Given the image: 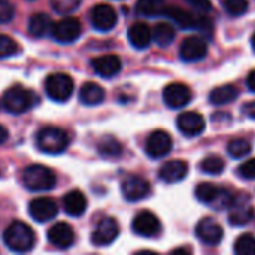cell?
<instances>
[{
    "instance_id": "cell-1",
    "label": "cell",
    "mask_w": 255,
    "mask_h": 255,
    "mask_svg": "<svg viewBox=\"0 0 255 255\" xmlns=\"http://www.w3.org/2000/svg\"><path fill=\"white\" fill-rule=\"evenodd\" d=\"M3 242L13 253H27L34 247L36 238L30 226L22 221H13L4 230Z\"/></svg>"
},
{
    "instance_id": "cell-2",
    "label": "cell",
    "mask_w": 255,
    "mask_h": 255,
    "mask_svg": "<svg viewBox=\"0 0 255 255\" xmlns=\"http://www.w3.org/2000/svg\"><path fill=\"white\" fill-rule=\"evenodd\" d=\"M37 103V96L27 88H22L19 85L10 87L6 90L3 96V106L7 112L19 115L27 111H30Z\"/></svg>"
},
{
    "instance_id": "cell-3",
    "label": "cell",
    "mask_w": 255,
    "mask_h": 255,
    "mask_svg": "<svg viewBox=\"0 0 255 255\" xmlns=\"http://www.w3.org/2000/svg\"><path fill=\"white\" fill-rule=\"evenodd\" d=\"M37 148L45 154H61L69 145V136L58 127H43L36 136Z\"/></svg>"
},
{
    "instance_id": "cell-4",
    "label": "cell",
    "mask_w": 255,
    "mask_h": 255,
    "mask_svg": "<svg viewBox=\"0 0 255 255\" xmlns=\"http://www.w3.org/2000/svg\"><path fill=\"white\" fill-rule=\"evenodd\" d=\"M22 182L30 191H49L55 187L54 172L40 164H31L22 172Z\"/></svg>"
},
{
    "instance_id": "cell-5",
    "label": "cell",
    "mask_w": 255,
    "mask_h": 255,
    "mask_svg": "<svg viewBox=\"0 0 255 255\" xmlns=\"http://www.w3.org/2000/svg\"><path fill=\"white\" fill-rule=\"evenodd\" d=\"M163 15L170 18L178 27L184 30H200L206 34L212 33V24L208 18L205 16H196L181 7L175 6H167L163 10Z\"/></svg>"
},
{
    "instance_id": "cell-6",
    "label": "cell",
    "mask_w": 255,
    "mask_h": 255,
    "mask_svg": "<svg viewBox=\"0 0 255 255\" xmlns=\"http://www.w3.org/2000/svg\"><path fill=\"white\" fill-rule=\"evenodd\" d=\"M196 197L199 202L212 206L214 209H226L230 208V205L233 203V194L226 190V188H220L214 184L209 182H202L197 185L196 188Z\"/></svg>"
},
{
    "instance_id": "cell-7",
    "label": "cell",
    "mask_w": 255,
    "mask_h": 255,
    "mask_svg": "<svg viewBox=\"0 0 255 255\" xmlns=\"http://www.w3.org/2000/svg\"><path fill=\"white\" fill-rule=\"evenodd\" d=\"M45 91L54 102H67L73 94V79L67 73H52L45 81Z\"/></svg>"
},
{
    "instance_id": "cell-8",
    "label": "cell",
    "mask_w": 255,
    "mask_h": 255,
    "mask_svg": "<svg viewBox=\"0 0 255 255\" xmlns=\"http://www.w3.org/2000/svg\"><path fill=\"white\" fill-rule=\"evenodd\" d=\"M49 34L60 43H72L82 34V27L76 18L67 16L52 24Z\"/></svg>"
},
{
    "instance_id": "cell-9",
    "label": "cell",
    "mask_w": 255,
    "mask_h": 255,
    "mask_svg": "<svg viewBox=\"0 0 255 255\" xmlns=\"http://www.w3.org/2000/svg\"><path fill=\"white\" fill-rule=\"evenodd\" d=\"M121 193L128 202H139L149 196L151 185L146 179L137 175H128L121 182Z\"/></svg>"
},
{
    "instance_id": "cell-10",
    "label": "cell",
    "mask_w": 255,
    "mask_h": 255,
    "mask_svg": "<svg viewBox=\"0 0 255 255\" xmlns=\"http://www.w3.org/2000/svg\"><path fill=\"white\" fill-rule=\"evenodd\" d=\"M172 146H173V142H172L170 134L164 130H155L148 136L145 151L151 158L158 160V158L166 157L172 151Z\"/></svg>"
},
{
    "instance_id": "cell-11",
    "label": "cell",
    "mask_w": 255,
    "mask_h": 255,
    "mask_svg": "<svg viewBox=\"0 0 255 255\" xmlns=\"http://www.w3.org/2000/svg\"><path fill=\"white\" fill-rule=\"evenodd\" d=\"M163 99L169 108L181 109L191 102L193 93L188 85H185L182 82H172V84L166 85V88L163 91Z\"/></svg>"
},
{
    "instance_id": "cell-12",
    "label": "cell",
    "mask_w": 255,
    "mask_h": 255,
    "mask_svg": "<svg viewBox=\"0 0 255 255\" xmlns=\"http://www.w3.org/2000/svg\"><path fill=\"white\" fill-rule=\"evenodd\" d=\"M176 126H178V130L184 136H187V137H197V136H200L205 131L206 121H205L203 115H200L199 112L188 111V112L179 114V117L176 120Z\"/></svg>"
},
{
    "instance_id": "cell-13",
    "label": "cell",
    "mask_w": 255,
    "mask_h": 255,
    "mask_svg": "<svg viewBox=\"0 0 255 255\" xmlns=\"http://www.w3.org/2000/svg\"><path fill=\"white\" fill-rule=\"evenodd\" d=\"M118 235H120L118 223L114 218L108 217V218H103L93 230L91 244L96 247H108L118 238Z\"/></svg>"
},
{
    "instance_id": "cell-14",
    "label": "cell",
    "mask_w": 255,
    "mask_h": 255,
    "mask_svg": "<svg viewBox=\"0 0 255 255\" xmlns=\"http://www.w3.org/2000/svg\"><path fill=\"white\" fill-rule=\"evenodd\" d=\"M91 24L99 31H109L118 22V15L111 4L100 3L91 9Z\"/></svg>"
},
{
    "instance_id": "cell-15",
    "label": "cell",
    "mask_w": 255,
    "mask_h": 255,
    "mask_svg": "<svg viewBox=\"0 0 255 255\" xmlns=\"http://www.w3.org/2000/svg\"><path fill=\"white\" fill-rule=\"evenodd\" d=\"M206 54H208V45L199 36L185 37L179 48V57L182 61H187V63L200 61L206 57Z\"/></svg>"
},
{
    "instance_id": "cell-16",
    "label": "cell",
    "mask_w": 255,
    "mask_h": 255,
    "mask_svg": "<svg viewBox=\"0 0 255 255\" xmlns=\"http://www.w3.org/2000/svg\"><path fill=\"white\" fill-rule=\"evenodd\" d=\"M131 229L136 235H139L142 238H154L160 233L161 223L157 218V215H154L152 212L142 211L134 217Z\"/></svg>"
},
{
    "instance_id": "cell-17",
    "label": "cell",
    "mask_w": 255,
    "mask_h": 255,
    "mask_svg": "<svg viewBox=\"0 0 255 255\" xmlns=\"http://www.w3.org/2000/svg\"><path fill=\"white\" fill-rule=\"evenodd\" d=\"M196 236L205 245H218L224 238V230L214 218H203L196 226Z\"/></svg>"
},
{
    "instance_id": "cell-18",
    "label": "cell",
    "mask_w": 255,
    "mask_h": 255,
    "mask_svg": "<svg viewBox=\"0 0 255 255\" xmlns=\"http://www.w3.org/2000/svg\"><path fill=\"white\" fill-rule=\"evenodd\" d=\"M28 214L30 217L37 223H46L57 217L58 206L57 203L49 197H39L30 202L28 205Z\"/></svg>"
},
{
    "instance_id": "cell-19",
    "label": "cell",
    "mask_w": 255,
    "mask_h": 255,
    "mask_svg": "<svg viewBox=\"0 0 255 255\" xmlns=\"http://www.w3.org/2000/svg\"><path fill=\"white\" fill-rule=\"evenodd\" d=\"M48 241L60 250H67L75 242V232L69 224L57 223L48 230Z\"/></svg>"
},
{
    "instance_id": "cell-20",
    "label": "cell",
    "mask_w": 255,
    "mask_h": 255,
    "mask_svg": "<svg viewBox=\"0 0 255 255\" xmlns=\"http://www.w3.org/2000/svg\"><path fill=\"white\" fill-rule=\"evenodd\" d=\"M188 173V164L184 160H170L166 161L158 172V176L166 184L181 182Z\"/></svg>"
},
{
    "instance_id": "cell-21",
    "label": "cell",
    "mask_w": 255,
    "mask_h": 255,
    "mask_svg": "<svg viewBox=\"0 0 255 255\" xmlns=\"http://www.w3.org/2000/svg\"><path fill=\"white\" fill-rule=\"evenodd\" d=\"M245 199H241V200H235L233 199V203L230 205V212H229V223L235 227H242L245 224H248L253 217H254V209L250 203L245 205Z\"/></svg>"
},
{
    "instance_id": "cell-22",
    "label": "cell",
    "mask_w": 255,
    "mask_h": 255,
    "mask_svg": "<svg viewBox=\"0 0 255 255\" xmlns=\"http://www.w3.org/2000/svg\"><path fill=\"white\" fill-rule=\"evenodd\" d=\"M94 72L102 78H112L121 70V60L114 54L97 57L91 61Z\"/></svg>"
},
{
    "instance_id": "cell-23",
    "label": "cell",
    "mask_w": 255,
    "mask_h": 255,
    "mask_svg": "<svg viewBox=\"0 0 255 255\" xmlns=\"http://www.w3.org/2000/svg\"><path fill=\"white\" fill-rule=\"evenodd\" d=\"M128 40L136 49H146L152 42V30L145 22H134L128 28Z\"/></svg>"
},
{
    "instance_id": "cell-24",
    "label": "cell",
    "mask_w": 255,
    "mask_h": 255,
    "mask_svg": "<svg viewBox=\"0 0 255 255\" xmlns=\"http://www.w3.org/2000/svg\"><path fill=\"white\" fill-rule=\"evenodd\" d=\"M64 212L70 217H81L87 211V197L79 190L69 191L63 199Z\"/></svg>"
},
{
    "instance_id": "cell-25",
    "label": "cell",
    "mask_w": 255,
    "mask_h": 255,
    "mask_svg": "<svg viewBox=\"0 0 255 255\" xmlns=\"http://www.w3.org/2000/svg\"><path fill=\"white\" fill-rule=\"evenodd\" d=\"M239 96V88L233 84H224L221 87L214 88L209 93V102L215 106H221V105H227L232 103L233 100H236Z\"/></svg>"
},
{
    "instance_id": "cell-26",
    "label": "cell",
    "mask_w": 255,
    "mask_h": 255,
    "mask_svg": "<svg viewBox=\"0 0 255 255\" xmlns=\"http://www.w3.org/2000/svg\"><path fill=\"white\" fill-rule=\"evenodd\" d=\"M79 100L87 106L100 105L105 100V90L96 82H85L79 91Z\"/></svg>"
},
{
    "instance_id": "cell-27",
    "label": "cell",
    "mask_w": 255,
    "mask_h": 255,
    "mask_svg": "<svg viewBox=\"0 0 255 255\" xmlns=\"http://www.w3.org/2000/svg\"><path fill=\"white\" fill-rule=\"evenodd\" d=\"M52 27V21L46 13H34L31 15L30 21H28V31L31 36L36 37H43L51 31Z\"/></svg>"
},
{
    "instance_id": "cell-28",
    "label": "cell",
    "mask_w": 255,
    "mask_h": 255,
    "mask_svg": "<svg viewBox=\"0 0 255 255\" xmlns=\"http://www.w3.org/2000/svg\"><path fill=\"white\" fill-rule=\"evenodd\" d=\"M176 37V31L175 27L169 22H158L154 30H152V40H155V43L158 46H169Z\"/></svg>"
},
{
    "instance_id": "cell-29",
    "label": "cell",
    "mask_w": 255,
    "mask_h": 255,
    "mask_svg": "<svg viewBox=\"0 0 255 255\" xmlns=\"http://www.w3.org/2000/svg\"><path fill=\"white\" fill-rule=\"evenodd\" d=\"M97 151L103 158H118L123 154V146L115 137L105 136L99 140Z\"/></svg>"
},
{
    "instance_id": "cell-30",
    "label": "cell",
    "mask_w": 255,
    "mask_h": 255,
    "mask_svg": "<svg viewBox=\"0 0 255 255\" xmlns=\"http://www.w3.org/2000/svg\"><path fill=\"white\" fill-rule=\"evenodd\" d=\"M227 152L232 158H244L245 155H248L251 152V143L250 140L244 139V137H238V139H232L227 143Z\"/></svg>"
},
{
    "instance_id": "cell-31",
    "label": "cell",
    "mask_w": 255,
    "mask_h": 255,
    "mask_svg": "<svg viewBox=\"0 0 255 255\" xmlns=\"http://www.w3.org/2000/svg\"><path fill=\"white\" fill-rule=\"evenodd\" d=\"M224 167H226V163L220 155L205 157L199 164V169L206 175H220V173H223Z\"/></svg>"
},
{
    "instance_id": "cell-32",
    "label": "cell",
    "mask_w": 255,
    "mask_h": 255,
    "mask_svg": "<svg viewBox=\"0 0 255 255\" xmlns=\"http://www.w3.org/2000/svg\"><path fill=\"white\" fill-rule=\"evenodd\" d=\"M164 0H139L137 10L146 16H158L163 15L164 10Z\"/></svg>"
},
{
    "instance_id": "cell-33",
    "label": "cell",
    "mask_w": 255,
    "mask_h": 255,
    "mask_svg": "<svg viewBox=\"0 0 255 255\" xmlns=\"http://www.w3.org/2000/svg\"><path fill=\"white\" fill-rule=\"evenodd\" d=\"M235 253L238 255H255V236L245 233L235 242Z\"/></svg>"
},
{
    "instance_id": "cell-34",
    "label": "cell",
    "mask_w": 255,
    "mask_h": 255,
    "mask_svg": "<svg viewBox=\"0 0 255 255\" xmlns=\"http://www.w3.org/2000/svg\"><path fill=\"white\" fill-rule=\"evenodd\" d=\"M18 51H19V46L12 37H9L6 34H0V58L12 57V55L18 54Z\"/></svg>"
},
{
    "instance_id": "cell-35",
    "label": "cell",
    "mask_w": 255,
    "mask_h": 255,
    "mask_svg": "<svg viewBox=\"0 0 255 255\" xmlns=\"http://www.w3.org/2000/svg\"><path fill=\"white\" fill-rule=\"evenodd\" d=\"M223 4L232 16H241L248 10V0H223Z\"/></svg>"
},
{
    "instance_id": "cell-36",
    "label": "cell",
    "mask_w": 255,
    "mask_h": 255,
    "mask_svg": "<svg viewBox=\"0 0 255 255\" xmlns=\"http://www.w3.org/2000/svg\"><path fill=\"white\" fill-rule=\"evenodd\" d=\"M51 4L55 12L67 15L78 9V6L81 4V0H51Z\"/></svg>"
},
{
    "instance_id": "cell-37",
    "label": "cell",
    "mask_w": 255,
    "mask_h": 255,
    "mask_svg": "<svg viewBox=\"0 0 255 255\" xmlns=\"http://www.w3.org/2000/svg\"><path fill=\"white\" fill-rule=\"evenodd\" d=\"M238 175L242 179H255V158H251V160L242 163L238 167Z\"/></svg>"
},
{
    "instance_id": "cell-38",
    "label": "cell",
    "mask_w": 255,
    "mask_h": 255,
    "mask_svg": "<svg viewBox=\"0 0 255 255\" xmlns=\"http://www.w3.org/2000/svg\"><path fill=\"white\" fill-rule=\"evenodd\" d=\"M13 6L7 0H0V24H6L13 18Z\"/></svg>"
},
{
    "instance_id": "cell-39",
    "label": "cell",
    "mask_w": 255,
    "mask_h": 255,
    "mask_svg": "<svg viewBox=\"0 0 255 255\" xmlns=\"http://www.w3.org/2000/svg\"><path fill=\"white\" fill-rule=\"evenodd\" d=\"M191 6H194L196 9L202 10V12H209L212 9L211 0H187Z\"/></svg>"
},
{
    "instance_id": "cell-40",
    "label": "cell",
    "mask_w": 255,
    "mask_h": 255,
    "mask_svg": "<svg viewBox=\"0 0 255 255\" xmlns=\"http://www.w3.org/2000/svg\"><path fill=\"white\" fill-rule=\"evenodd\" d=\"M242 111H244V114H245L248 118L255 120V100H251V102L245 103V105L242 106Z\"/></svg>"
},
{
    "instance_id": "cell-41",
    "label": "cell",
    "mask_w": 255,
    "mask_h": 255,
    "mask_svg": "<svg viewBox=\"0 0 255 255\" xmlns=\"http://www.w3.org/2000/svg\"><path fill=\"white\" fill-rule=\"evenodd\" d=\"M247 87L250 88V91L255 93V69L248 73V78H247Z\"/></svg>"
},
{
    "instance_id": "cell-42",
    "label": "cell",
    "mask_w": 255,
    "mask_h": 255,
    "mask_svg": "<svg viewBox=\"0 0 255 255\" xmlns=\"http://www.w3.org/2000/svg\"><path fill=\"white\" fill-rule=\"evenodd\" d=\"M7 137H9V131H7V128H6V127H3V126L0 124V146L7 140Z\"/></svg>"
},
{
    "instance_id": "cell-43",
    "label": "cell",
    "mask_w": 255,
    "mask_h": 255,
    "mask_svg": "<svg viewBox=\"0 0 255 255\" xmlns=\"http://www.w3.org/2000/svg\"><path fill=\"white\" fill-rule=\"evenodd\" d=\"M176 253H190V250H185V248H178V250H173V254Z\"/></svg>"
},
{
    "instance_id": "cell-44",
    "label": "cell",
    "mask_w": 255,
    "mask_h": 255,
    "mask_svg": "<svg viewBox=\"0 0 255 255\" xmlns=\"http://www.w3.org/2000/svg\"><path fill=\"white\" fill-rule=\"evenodd\" d=\"M251 45H253V49H254V52H255V33H254V36H253V39H251Z\"/></svg>"
}]
</instances>
